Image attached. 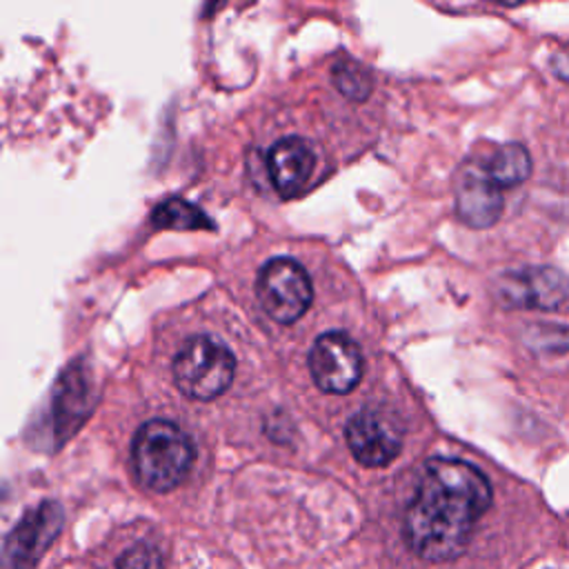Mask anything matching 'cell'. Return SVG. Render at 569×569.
Listing matches in <instances>:
<instances>
[{
	"mask_svg": "<svg viewBox=\"0 0 569 569\" xmlns=\"http://www.w3.org/2000/svg\"><path fill=\"white\" fill-rule=\"evenodd\" d=\"M316 167L311 147L300 138H282L267 153L271 184L284 198L298 193Z\"/></svg>",
	"mask_w": 569,
	"mask_h": 569,
	"instance_id": "30bf717a",
	"label": "cell"
},
{
	"mask_svg": "<svg viewBox=\"0 0 569 569\" xmlns=\"http://www.w3.org/2000/svg\"><path fill=\"white\" fill-rule=\"evenodd\" d=\"M309 369L320 391L347 393L362 376L360 347L342 331L322 333L309 351Z\"/></svg>",
	"mask_w": 569,
	"mask_h": 569,
	"instance_id": "5b68a950",
	"label": "cell"
},
{
	"mask_svg": "<svg viewBox=\"0 0 569 569\" xmlns=\"http://www.w3.org/2000/svg\"><path fill=\"white\" fill-rule=\"evenodd\" d=\"M333 84L338 87V91L349 98V100H365L371 93V76L369 71L353 62V60H340L333 67Z\"/></svg>",
	"mask_w": 569,
	"mask_h": 569,
	"instance_id": "4fadbf2b",
	"label": "cell"
},
{
	"mask_svg": "<svg viewBox=\"0 0 569 569\" xmlns=\"http://www.w3.org/2000/svg\"><path fill=\"white\" fill-rule=\"evenodd\" d=\"M151 222L158 229H178V231H196V229H213V220L204 216L202 209L187 202L184 198H167L160 202L153 213Z\"/></svg>",
	"mask_w": 569,
	"mask_h": 569,
	"instance_id": "7c38bea8",
	"label": "cell"
},
{
	"mask_svg": "<svg viewBox=\"0 0 569 569\" xmlns=\"http://www.w3.org/2000/svg\"><path fill=\"white\" fill-rule=\"evenodd\" d=\"M498 298L507 307L558 311L569 305V278L553 267H525L500 278Z\"/></svg>",
	"mask_w": 569,
	"mask_h": 569,
	"instance_id": "52a82bcc",
	"label": "cell"
},
{
	"mask_svg": "<svg viewBox=\"0 0 569 569\" xmlns=\"http://www.w3.org/2000/svg\"><path fill=\"white\" fill-rule=\"evenodd\" d=\"M233 369L236 360L224 342L196 336L173 358V382L191 400H213L231 385Z\"/></svg>",
	"mask_w": 569,
	"mask_h": 569,
	"instance_id": "3957f363",
	"label": "cell"
},
{
	"mask_svg": "<svg viewBox=\"0 0 569 569\" xmlns=\"http://www.w3.org/2000/svg\"><path fill=\"white\" fill-rule=\"evenodd\" d=\"M347 445L365 467H385L402 449V427L393 413L367 407L347 422Z\"/></svg>",
	"mask_w": 569,
	"mask_h": 569,
	"instance_id": "8992f818",
	"label": "cell"
},
{
	"mask_svg": "<svg viewBox=\"0 0 569 569\" xmlns=\"http://www.w3.org/2000/svg\"><path fill=\"white\" fill-rule=\"evenodd\" d=\"M62 509L58 502H42L31 509L7 536L4 569H33L38 558L56 540L62 527Z\"/></svg>",
	"mask_w": 569,
	"mask_h": 569,
	"instance_id": "ba28073f",
	"label": "cell"
},
{
	"mask_svg": "<svg viewBox=\"0 0 569 569\" xmlns=\"http://www.w3.org/2000/svg\"><path fill=\"white\" fill-rule=\"evenodd\" d=\"M118 569H162V558L153 545L136 542L120 556Z\"/></svg>",
	"mask_w": 569,
	"mask_h": 569,
	"instance_id": "9a60e30c",
	"label": "cell"
},
{
	"mask_svg": "<svg viewBox=\"0 0 569 569\" xmlns=\"http://www.w3.org/2000/svg\"><path fill=\"white\" fill-rule=\"evenodd\" d=\"M551 71L556 78L569 80V47H562L551 56Z\"/></svg>",
	"mask_w": 569,
	"mask_h": 569,
	"instance_id": "2e32d148",
	"label": "cell"
},
{
	"mask_svg": "<svg viewBox=\"0 0 569 569\" xmlns=\"http://www.w3.org/2000/svg\"><path fill=\"white\" fill-rule=\"evenodd\" d=\"M502 189L487 176L485 167L473 162L462 169L456 182V211L473 229L491 227L502 213Z\"/></svg>",
	"mask_w": 569,
	"mask_h": 569,
	"instance_id": "9c48e42d",
	"label": "cell"
},
{
	"mask_svg": "<svg viewBox=\"0 0 569 569\" xmlns=\"http://www.w3.org/2000/svg\"><path fill=\"white\" fill-rule=\"evenodd\" d=\"M525 342L538 353H567L569 351V327L565 325H531L525 331Z\"/></svg>",
	"mask_w": 569,
	"mask_h": 569,
	"instance_id": "5bb4252c",
	"label": "cell"
},
{
	"mask_svg": "<svg viewBox=\"0 0 569 569\" xmlns=\"http://www.w3.org/2000/svg\"><path fill=\"white\" fill-rule=\"evenodd\" d=\"M482 167L500 189L516 187L531 176V156L520 142H507L496 147Z\"/></svg>",
	"mask_w": 569,
	"mask_h": 569,
	"instance_id": "8fae6325",
	"label": "cell"
},
{
	"mask_svg": "<svg viewBox=\"0 0 569 569\" xmlns=\"http://www.w3.org/2000/svg\"><path fill=\"white\" fill-rule=\"evenodd\" d=\"M256 293L262 309L282 325L296 322L311 305L313 287L307 269L293 258H271L258 273Z\"/></svg>",
	"mask_w": 569,
	"mask_h": 569,
	"instance_id": "277c9868",
	"label": "cell"
},
{
	"mask_svg": "<svg viewBox=\"0 0 569 569\" xmlns=\"http://www.w3.org/2000/svg\"><path fill=\"white\" fill-rule=\"evenodd\" d=\"M138 480L158 493L180 485L193 462V445L189 436L169 420L144 422L131 447Z\"/></svg>",
	"mask_w": 569,
	"mask_h": 569,
	"instance_id": "7a4b0ae2",
	"label": "cell"
},
{
	"mask_svg": "<svg viewBox=\"0 0 569 569\" xmlns=\"http://www.w3.org/2000/svg\"><path fill=\"white\" fill-rule=\"evenodd\" d=\"M491 505L485 473L456 458L425 465L413 500L405 513V538L416 556L429 562L458 558Z\"/></svg>",
	"mask_w": 569,
	"mask_h": 569,
	"instance_id": "6da1fadb",
	"label": "cell"
}]
</instances>
